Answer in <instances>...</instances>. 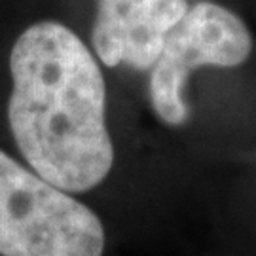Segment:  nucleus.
<instances>
[{
	"label": "nucleus",
	"instance_id": "obj_1",
	"mask_svg": "<svg viewBox=\"0 0 256 256\" xmlns=\"http://www.w3.org/2000/svg\"><path fill=\"white\" fill-rule=\"evenodd\" d=\"M8 124L30 169L68 194L108 176L114 144L106 126V86L80 36L59 21L21 32L10 54Z\"/></svg>",
	"mask_w": 256,
	"mask_h": 256
},
{
	"label": "nucleus",
	"instance_id": "obj_2",
	"mask_svg": "<svg viewBox=\"0 0 256 256\" xmlns=\"http://www.w3.org/2000/svg\"><path fill=\"white\" fill-rule=\"evenodd\" d=\"M101 218L0 150V256H102Z\"/></svg>",
	"mask_w": 256,
	"mask_h": 256
},
{
	"label": "nucleus",
	"instance_id": "obj_3",
	"mask_svg": "<svg viewBox=\"0 0 256 256\" xmlns=\"http://www.w3.org/2000/svg\"><path fill=\"white\" fill-rule=\"evenodd\" d=\"M252 54V36L245 21L228 8L198 2L186 10L164 42L150 74V101L165 126L178 128L190 118L184 90L200 66H239Z\"/></svg>",
	"mask_w": 256,
	"mask_h": 256
},
{
	"label": "nucleus",
	"instance_id": "obj_4",
	"mask_svg": "<svg viewBox=\"0 0 256 256\" xmlns=\"http://www.w3.org/2000/svg\"><path fill=\"white\" fill-rule=\"evenodd\" d=\"M186 10V0H97L93 50L104 66L126 63L135 70H148Z\"/></svg>",
	"mask_w": 256,
	"mask_h": 256
}]
</instances>
